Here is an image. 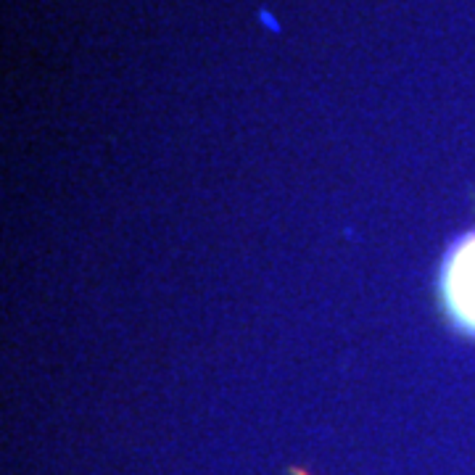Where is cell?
Here are the masks:
<instances>
[{
    "mask_svg": "<svg viewBox=\"0 0 475 475\" xmlns=\"http://www.w3.org/2000/svg\"><path fill=\"white\" fill-rule=\"evenodd\" d=\"M441 291L457 325L475 336V233L459 238L449 251L441 272Z\"/></svg>",
    "mask_w": 475,
    "mask_h": 475,
    "instance_id": "1",
    "label": "cell"
}]
</instances>
